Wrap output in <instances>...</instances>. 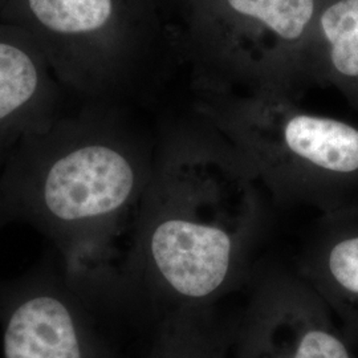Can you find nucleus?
Listing matches in <instances>:
<instances>
[{
	"instance_id": "obj_1",
	"label": "nucleus",
	"mask_w": 358,
	"mask_h": 358,
	"mask_svg": "<svg viewBox=\"0 0 358 358\" xmlns=\"http://www.w3.org/2000/svg\"><path fill=\"white\" fill-rule=\"evenodd\" d=\"M138 182L130 155L100 137L85 110H63L27 133L8 150L1 174L10 222L43 234L69 273L84 267L103 226L128 206Z\"/></svg>"
},
{
	"instance_id": "obj_2",
	"label": "nucleus",
	"mask_w": 358,
	"mask_h": 358,
	"mask_svg": "<svg viewBox=\"0 0 358 358\" xmlns=\"http://www.w3.org/2000/svg\"><path fill=\"white\" fill-rule=\"evenodd\" d=\"M88 289L57 256L24 273L0 278L3 358H105Z\"/></svg>"
},
{
	"instance_id": "obj_3",
	"label": "nucleus",
	"mask_w": 358,
	"mask_h": 358,
	"mask_svg": "<svg viewBox=\"0 0 358 358\" xmlns=\"http://www.w3.org/2000/svg\"><path fill=\"white\" fill-rule=\"evenodd\" d=\"M117 0H8L0 20L36 41L65 92L92 97L112 72Z\"/></svg>"
},
{
	"instance_id": "obj_4",
	"label": "nucleus",
	"mask_w": 358,
	"mask_h": 358,
	"mask_svg": "<svg viewBox=\"0 0 358 358\" xmlns=\"http://www.w3.org/2000/svg\"><path fill=\"white\" fill-rule=\"evenodd\" d=\"M64 93L36 41L0 20V153L59 115Z\"/></svg>"
},
{
	"instance_id": "obj_5",
	"label": "nucleus",
	"mask_w": 358,
	"mask_h": 358,
	"mask_svg": "<svg viewBox=\"0 0 358 358\" xmlns=\"http://www.w3.org/2000/svg\"><path fill=\"white\" fill-rule=\"evenodd\" d=\"M231 250L227 232L178 217L161 219L146 241V255L157 275L189 297L213 294L224 282Z\"/></svg>"
},
{
	"instance_id": "obj_6",
	"label": "nucleus",
	"mask_w": 358,
	"mask_h": 358,
	"mask_svg": "<svg viewBox=\"0 0 358 358\" xmlns=\"http://www.w3.org/2000/svg\"><path fill=\"white\" fill-rule=\"evenodd\" d=\"M327 73L344 90L358 69V0H336L320 15Z\"/></svg>"
},
{
	"instance_id": "obj_7",
	"label": "nucleus",
	"mask_w": 358,
	"mask_h": 358,
	"mask_svg": "<svg viewBox=\"0 0 358 358\" xmlns=\"http://www.w3.org/2000/svg\"><path fill=\"white\" fill-rule=\"evenodd\" d=\"M231 8L259 20L287 41L299 40L313 19L315 0H227Z\"/></svg>"
},
{
	"instance_id": "obj_8",
	"label": "nucleus",
	"mask_w": 358,
	"mask_h": 358,
	"mask_svg": "<svg viewBox=\"0 0 358 358\" xmlns=\"http://www.w3.org/2000/svg\"><path fill=\"white\" fill-rule=\"evenodd\" d=\"M325 267L340 296L357 304L353 308L357 312L355 319L358 322V230L340 235L329 245Z\"/></svg>"
},
{
	"instance_id": "obj_9",
	"label": "nucleus",
	"mask_w": 358,
	"mask_h": 358,
	"mask_svg": "<svg viewBox=\"0 0 358 358\" xmlns=\"http://www.w3.org/2000/svg\"><path fill=\"white\" fill-rule=\"evenodd\" d=\"M294 358H352L348 348L336 334L312 329L304 334Z\"/></svg>"
},
{
	"instance_id": "obj_10",
	"label": "nucleus",
	"mask_w": 358,
	"mask_h": 358,
	"mask_svg": "<svg viewBox=\"0 0 358 358\" xmlns=\"http://www.w3.org/2000/svg\"><path fill=\"white\" fill-rule=\"evenodd\" d=\"M6 161V154L0 153V229L10 223V219L7 215V210L4 205V196H3V187H1V174H3V166Z\"/></svg>"
},
{
	"instance_id": "obj_11",
	"label": "nucleus",
	"mask_w": 358,
	"mask_h": 358,
	"mask_svg": "<svg viewBox=\"0 0 358 358\" xmlns=\"http://www.w3.org/2000/svg\"><path fill=\"white\" fill-rule=\"evenodd\" d=\"M8 3V0H0V13L3 11V8L6 7V4Z\"/></svg>"
}]
</instances>
